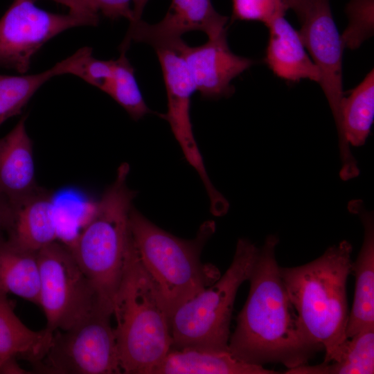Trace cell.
<instances>
[{
  "mask_svg": "<svg viewBox=\"0 0 374 374\" xmlns=\"http://www.w3.org/2000/svg\"><path fill=\"white\" fill-rule=\"evenodd\" d=\"M53 1L66 6L70 11L73 9L76 0H53Z\"/></svg>",
  "mask_w": 374,
  "mask_h": 374,
  "instance_id": "1f68e13d",
  "label": "cell"
},
{
  "mask_svg": "<svg viewBox=\"0 0 374 374\" xmlns=\"http://www.w3.org/2000/svg\"><path fill=\"white\" fill-rule=\"evenodd\" d=\"M136 0H76L69 13L84 18L91 26L98 22L99 13L112 19L126 18L130 22L134 19L131 3Z\"/></svg>",
  "mask_w": 374,
  "mask_h": 374,
  "instance_id": "484cf974",
  "label": "cell"
},
{
  "mask_svg": "<svg viewBox=\"0 0 374 374\" xmlns=\"http://www.w3.org/2000/svg\"><path fill=\"white\" fill-rule=\"evenodd\" d=\"M374 0H349L345 12L348 25L341 35L344 47L358 48L373 33Z\"/></svg>",
  "mask_w": 374,
  "mask_h": 374,
  "instance_id": "d4e9b609",
  "label": "cell"
},
{
  "mask_svg": "<svg viewBox=\"0 0 374 374\" xmlns=\"http://www.w3.org/2000/svg\"><path fill=\"white\" fill-rule=\"evenodd\" d=\"M259 249L240 238L225 273L180 305L170 319L171 348L229 350L230 323L240 286L248 280Z\"/></svg>",
  "mask_w": 374,
  "mask_h": 374,
  "instance_id": "8992f818",
  "label": "cell"
},
{
  "mask_svg": "<svg viewBox=\"0 0 374 374\" xmlns=\"http://www.w3.org/2000/svg\"><path fill=\"white\" fill-rule=\"evenodd\" d=\"M11 213V206L0 196V240L6 238Z\"/></svg>",
  "mask_w": 374,
  "mask_h": 374,
  "instance_id": "f1b7e54d",
  "label": "cell"
},
{
  "mask_svg": "<svg viewBox=\"0 0 374 374\" xmlns=\"http://www.w3.org/2000/svg\"><path fill=\"white\" fill-rule=\"evenodd\" d=\"M232 20L255 21L266 26L288 10L282 0H231Z\"/></svg>",
  "mask_w": 374,
  "mask_h": 374,
  "instance_id": "4316f807",
  "label": "cell"
},
{
  "mask_svg": "<svg viewBox=\"0 0 374 374\" xmlns=\"http://www.w3.org/2000/svg\"><path fill=\"white\" fill-rule=\"evenodd\" d=\"M373 72L371 70L341 102L342 134L350 146L363 145L371 132L374 118Z\"/></svg>",
  "mask_w": 374,
  "mask_h": 374,
  "instance_id": "44dd1931",
  "label": "cell"
},
{
  "mask_svg": "<svg viewBox=\"0 0 374 374\" xmlns=\"http://www.w3.org/2000/svg\"><path fill=\"white\" fill-rule=\"evenodd\" d=\"M374 328L362 330L346 339L338 360L289 368L286 374H373Z\"/></svg>",
  "mask_w": 374,
  "mask_h": 374,
  "instance_id": "7402d4cb",
  "label": "cell"
},
{
  "mask_svg": "<svg viewBox=\"0 0 374 374\" xmlns=\"http://www.w3.org/2000/svg\"><path fill=\"white\" fill-rule=\"evenodd\" d=\"M26 116L0 139V196L12 206L42 188L35 179L33 144L26 127Z\"/></svg>",
  "mask_w": 374,
  "mask_h": 374,
  "instance_id": "5bb4252c",
  "label": "cell"
},
{
  "mask_svg": "<svg viewBox=\"0 0 374 374\" xmlns=\"http://www.w3.org/2000/svg\"><path fill=\"white\" fill-rule=\"evenodd\" d=\"M91 26L69 12L43 10L34 0H14L0 19V68L26 73L31 59L48 41L73 27Z\"/></svg>",
  "mask_w": 374,
  "mask_h": 374,
  "instance_id": "9c48e42d",
  "label": "cell"
},
{
  "mask_svg": "<svg viewBox=\"0 0 374 374\" xmlns=\"http://www.w3.org/2000/svg\"><path fill=\"white\" fill-rule=\"evenodd\" d=\"M348 211L359 217L364 240L351 272L355 278L353 303L349 312L346 339L364 330L374 328V218L360 199L351 200Z\"/></svg>",
  "mask_w": 374,
  "mask_h": 374,
  "instance_id": "9a60e30c",
  "label": "cell"
},
{
  "mask_svg": "<svg viewBox=\"0 0 374 374\" xmlns=\"http://www.w3.org/2000/svg\"><path fill=\"white\" fill-rule=\"evenodd\" d=\"M262 366L242 362L229 350L171 348L153 374H276Z\"/></svg>",
  "mask_w": 374,
  "mask_h": 374,
  "instance_id": "ac0fdd59",
  "label": "cell"
},
{
  "mask_svg": "<svg viewBox=\"0 0 374 374\" xmlns=\"http://www.w3.org/2000/svg\"><path fill=\"white\" fill-rule=\"evenodd\" d=\"M54 332L47 328L35 331L16 315L7 295L0 293V371L8 360L21 358L33 364L48 352Z\"/></svg>",
  "mask_w": 374,
  "mask_h": 374,
  "instance_id": "d6986e66",
  "label": "cell"
},
{
  "mask_svg": "<svg viewBox=\"0 0 374 374\" xmlns=\"http://www.w3.org/2000/svg\"><path fill=\"white\" fill-rule=\"evenodd\" d=\"M353 247L342 240L301 266L280 267V274L307 337L325 350L324 363L339 359L346 337V282Z\"/></svg>",
  "mask_w": 374,
  "mask_h": 374,
  "instance_id": "7a4b0ae2",
  "label": "cell"
},
{
  "mask_svg": "<svg viewBox=\"0 0 374 374\" xmlns=\"http://www.w3.org/2000/svg\"><path fill=\"white\" fill-rule=\"evenodd\" d=\"M112 316L98 309L71 328L55 331L45 356L32 364L33 371L51 374L121 373Z\"/></svg>",
  "mask_w": 374,
  "mask_h": 374,
  "instance_id": "ba28073f",
  "label": "cell"
},
{
  "mask_svg": "<svg viewBox=\"0 0 374 374\" xmlns=\"http://www.w3.org/2000/svg\"><path fill=\"white\" fill-rule=\"evenodd\" d=\"M267 26L269 37L265 60L274 74L288 82L308 79L319 84V70L308 54L299 32L284 16L275 18Z\"/></svg>",
  "mask_w": 374,
  "mask_h": 374,
  "instance_id": "e0dca14e",
  "label": "cell"
},
{
  "mask_svg": "<svg viewBox=\"0 0 374 374\" xmlns=\"http://www.w3.org/2000/svg\"><path fill=\"white\" fill-rule=\"evenodd\" d=\"M121 50L115 60V68L111 78L105 80L100 89L112 97L134 121H138L151 112L147 106L137 83L134 69Z\"/></svg>",
  "mask_w": 374,
  "mask_h": 374,
  "instance_id": "cb8c5ba5",
  "label": "cell"
},
{
  "mask_svg": "<svg viewBox=\"0 0 374 374\" xmlns=\"http://www.w3.org/2000/svg\"><path fill=\"white\" fill-rule=\"evenodd\" d=\"M112 316L122 373L153 374L172 347L170 318L132 237Z\"/></svg>",
  "mask_w": 374,
  "mask_h": 374,
  "instance_id": "3957f363",
  "label": "cell"
},
{
  "mask_svg": "<svg viewBox=\"0 0 374 374\" xmlns=\"http://www.w3.org/2000/svg\"><path fill=\"white\" fill-rule=\"evenodd\" d=\"M114 68L115 60H98L92 55V49H90L80 60L74 75L99 89L112 76Z\"/></svg>",
  "mask_w": 374,
  "mask_h": 374,
  "instance_id": "83f0119b",
  "label": "cell"
},
{
  "mask_svg": "<svg viewBox=\"0 0 374 374\" xmlns=\"http://www.w3.org/2000/svg\"><path fill=\"white\" fill-rule=\"evenodd\" d=\"M311 59L318 67L319 84L336 124L339 148L347 146L341 129L342 55L344 46L335 23L329 0H310L299 31Z\"/></svg>",
  "mask_w": 374,
  "mask_h": 374,
  "instance_id": "8fae6325",
  "label": "cell"
},
{
  "mask_svg": "<svg viewBox=\"0 0 374 374\" xmlns=\"http://www.w3.org/2000/svg\"><path fill=\"white\" fill-rule=\"evenodd\" d=\"M37 251L0 240V293L13 294L39 305Z\"/></svg>",
  "mask_w": 374,
  "mask_h": 374,
  "instance_id": "ffe728a7",
  "label": "cell"
},
{
  "mask_svg": "<svg viewBox=\"0 0 374 374\" xmlns=\"http://www.w3.org/2000/svg\"><path fill=\"white\" fill-rule=\"evenodd\" d=\"M129 226L139 258L170 319L180 305L220 278L215 267L200 260L204 244L215 232L213 221H206L193 239L185 240L157 226L132 206Z\"/></svg>",
  "mask_w": 374,
  "mask_h": 374,
  "instance_id": "277c9868",
  "label": "cell"
},
{
  "mask_svg": "<svg viewBox=\"0 0 374 374\" xmlns=\"http://www.w3.org/2000/svg\"><path fill=\"white\" fill-rule=\"evenodd\" d=\"M148 1V0H136L132 8L134 19L130 23L141 19L143 10Z\"/></svg>",
  "mask_w": 374,
  "mask_h": 374,
  "instance_id": "4dcf8cb0",
  "label": "cell"
},
{
  "mask_svg": "<svg viewBox=\"0 0 374 374\" xmlns=\"http://www.w3.org/2000/svg\"><path fill=\"white\" fill-rule=\"evenodd\" d=\"M288 9L292 10L300 22L303 20L308 10L310 0H282Z\"/></svg>",
  "mask_w": 374,
  "mask_h": 374,
  "instance_id": "f546056e",
  "label": "cell"
},
{
  "mask_svg": "<svg viewBox=\"0 0 374 374\" xmlns=\"http://www.w3.org/2000/svg\"><path fill=\"white\" fill-rule=\"evenodd\" d=\"M278 238L268 235L249 278L250 290L229 338L235 358L262 366L278 362L289 368L307 364L321 347L304 332L280 274L275 251Z\"/></svg>",
  "mask_w": 374,
  "mask_h": 374,
  "instance_id": "6da1fadb",
  "label": "cell"
},
{
  "mask_svg": "<svg viewBox=\"0 0 374 374\" xmlns=\"http://www.w3.org/2000/svg\"><path fill=\"white\" fill-rule=\"evenodd\" d=\"M37 259L39 305L46 317V328L53 332L68 330L94 311L103 310L91 283L69 247L54 242L37 251Z\"/></svg>",
  "mask_w": 374,
  "mask_h": 374,
  "instance_id": "52a82bcc",
  "label": "cell"
},
{
  "mask_svg": "<svg viewBox=\"0 0 374 374\" xmlns=\"http://www.w3.org/2000/svg\"><path fill=\"white\" fill-rule=\"evenodd\" d=\"M66 74L64 60L43 72L20 75L0 74V126L21 113L35 93L51 78Z\"/></svg>",
  "mask_w": 374,
  "mask_h": 374,
  "instance_id": "603a6c76",
  "label": "cell"
},
{
  "mask_svg": "<svg viewBox=\"0 0 374 374\" xmlns=\"http://www.w3.org/2000/svg\"><path fill=\"white\" fill-rule=\"evenodd\" d=\"M170 48L181 56L196 91L204 98L231 96L234 92L231 81L253 64L252 60L231 51L226 30L200 46H190L181 39Z\"/></svg>",
  "mask_w": 374,
  "mask_h": 374,
  "instance_id": "4fadbf2b",
  "label": "cell"
},
{
  "mask_svg": "<svg viewBox=\"0 0 374 374\" xmlns=\"http://www.w3.org/2000/svg\"><path fill=\"white\" fill-rule=\"evenodd\" d=\"M167 93L168 109L160 116L170 125L186 161L197 171L208 195L210 211L215 216L227 213V199L213 185L195 141L190 121L191 96L195 87L186 65L172 48H156Z\"/></svg>",
  "mask_w": 374,
  "mask_h": 374,
  "instance_id": "30bf717a",
  "label": "cell"
},
{
  "mask_svg": "<svg viewBox=\"0 0 374 374\" xmlns=\"http://www.w3.org/2000/svg\"><path fill=\"white\" fill-rule=\"evenodd\" d=\"M227 21L228 17L215 10L211 0H172L158 23L150 24L142 19L130 23L121 50L127 51L132 41L148 44L154 49L169 47L193 30L213 37L226 30Z\"/></svg>",
  "mask_w": 374,
  "mask_h": 374,
  "instance_id": "7c38bea8",
  "label": "cell"
},
{
  "mask_svg": "<svg viewBox=\"0 0 374 374\" xmlns=\"http://www.w3.org/2000/svg\"><path fill=\"white\" fill-rule=\"evenodd\" d=\"M127 163L96 203L89 222L70 249L91 283L100 308L112 314L131 242L129 217L136 192L127 184Z\"/></svg>",
  "mask_w": 374,
  "mask_h": 374,
  "instance_id": "5b68a950",
  "label": "cell"
},
{
  "mask_svg": "<svg viewBox=\"0 0 374 374\" xmlns=\"http://www.w3.org/2000/svg\"><path fill=\"white\" fill-rule=\"evenodd\" d=\"M11 207L6 240L34 251L57 242L55 202L47 190L42 188Z\"/></svg>",
  "mask_w": 374,
  "mask_h": 374,
  "instance_id": "2e32d148",
  "label": "cell"
}]
</instances>
